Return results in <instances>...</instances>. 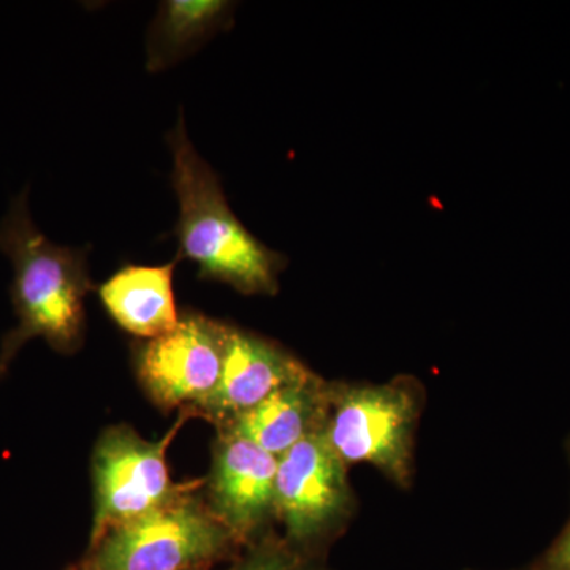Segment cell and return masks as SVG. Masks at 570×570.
<instances>
[{
    "instance_id": "1",
    "label": "cell",
    "mask_w": 570,
    "mask_h": 570,
    "mask_svg": "<svg viewBox=\"0 0 570 570\" xmlns=\"http://www.w3.org/2000/svg\"><path fill=\"white\" fill-rule=\"evenodd\" d=\"M0 250L13 265L11 302L18 325L0 347V377L28 341L41 337L55 351L71 354L85 337L86 295L92 288L89 247L55 245L33 224L28 189L14 197L0 223Z\"/></svg>"
},
{
    "instance_id": "2",
    "label": "cell",
    "mask_w": 570,
    "mask_h": 570,
    "mask_svg": "<svg viewBox=\"0 0 570 570\" xmlns=\"http://www.w3.org/2000/svg\"><path fill=\"white\" fill-rule=\"evenodd\" d=\"M167 142L174 154L171 186L179 202V261L194 262L202 279L220 281L242 294H275L285 258L262 245L232 212L219 176L187 135L183 110Z\"/></svg>"
},
{
    "instance_id": "3",
    "label": "cell",
    "mask_w": 570,
    "mask_h": 570,
    "mask_svg": "<svg viewBox=\"0 0 570 570\" xmlns=\"http://www.w3.org/2000/svg\"><path fill=\"white\" fill-rule=\"evenodd\" d=\"M232 531L208 504L186 493L116 528L91 546L86 570H200L235 549Z\"/></svg>"
},
{
    "instance_id": "4",
    "label": "cell",
    "mask_w": 570,
    "mask_h": 570,
    "mask_svg": "<svg viewBox=\"0 0 570 570\" xmlns=\"http://www.w3.org/2000/svg\"><path fill=\"white\" fill-rule=\"evenodd\" d=\"M186 415L160 441H146L129 426L105 431L94 450V523L91 546L107 532L132 523L193 491L171 482L167 450Z\"/></svg>"
},
{
    "instance_id": "5",
    "label": "cell",
    "mask_w": 570,
    "mask_h": 570,
    "mask_svg": "<svg viewBox=\"0 0 570 570\" xmlns=\"http://www.w3.org/2000/svg\"><path fill=\"white\" fill-rule=\"evenodd\" d=\"M415 397L404 385L328 390L324 431L344 463H370L404 483L411 463Z\"/></svg>"
},
{
    "instance_id": "6",
    "label": "cell",
    "mask_w": 570,
    "mask_h": 570,
    "mask_svg": "<svg viewBox=\"0 0 570 570\" xmlns=\"http://www.w3.org/2000/svg\"><path fill=\"white\" fill-rule=\"evenodd\" d=\"M227 335V324L186 311L171 332L140 344L135 365L154 403L200 406L219 382Z\"/></svg>"
},
{
    "instance_id": "7",
    "label": "cell",
    "mask_w": 570,
    "mask_h": 570,
    "mask_svg": "<svg viewBox=\"0 0 570 570\" xmlns=\"http://www.w3.org/2000/svg\"><path fill=\"white\" fill-rule=\"evenodd\" d=\"M347 497L346 463L322 428L281 456L275 512L291 546H306L328 531L346 508Z\"/></svg>"
},
{
    "instance_id": "8",
    "label": "cell",
    "mask_w": 570,
    "mask_h": 570,
    "mask_svg": "<svg viewBox=\"0 0 570 570\" xmlns=\"http://www.w3.org/2000/svg\"><path fill=\"white\" fill-rule=\"evenodd\" d=\"M279 459L253 441L220 431L209 474V509L238 542L261 530L275 512Z\"/></svg>"
},
{
    "instance_id": "9",
    "label": "cell",
    "mask_w": 570,
    "mask_h": 570,
    "mask_svg": "<svg viewBox=\"0 0 570 570\" xmlns=\"http://www.w3.org/2000/svg\"><path fill=\"white\" fill-rule=\"evenodd\" d=\"M306 373L307 367L283 348L228 325L219 382L194 411L219 428L227 425Z\"/></svg>"
},
{
    "instance_id": "10",
    "label": "cell",
    "mask_w": 570,
    "mask_h": 570,
    "mask_svg": "<svg viewBox=\"0 0 570 570\" xmlns=\"http://www.w3.org/2000/svg\"><path fill=\"white\" fill-rule=\"evenodd\" d=\"M326 393L316 374L307 371L285 387L277 390L258 406L220 426L253 441L258 448L281 459L302 439L324 426Z\"/></svg>"
},
{
    "instance_id": "11",
    "label": "cell",
    "mask_w": 570,
    "mask_h": 570,
    "mask_svg": "<svg viewBox=\"0 0 570 570\" xmlns=\"http://www.w3.org/2000/svg\"><path fill=\"white\" fill-rule=\"evenodd\" d=\"M179 257L159 266L124 265L100 284V302L112 321L130 335L154 340L179 322L174 275Z\"/></svg>"
},
{
    "instance_id": "12",
    "label": "cell",
    "mask_w": 570,
    "mask_h": 570,
    "mask_svg": "<svg viewBox=\"0 0 570 570\" xmlns=\"http://www.w3.org/2000/svg\"><path fill=\"white\" fill-rule=\"evenodd\" d=\"M235 3L225 0H167L159 3L146 41V69L167 70L230 28Z\"/></svg>"
},
{
    "instance_id": "13",
    "label": "cell",
    "mask_w": 570,
    "mask_h": 570,
    "mask_svg": "<svg viewBox=\"0 0 570 570\" xmlns=\"http://www.w3.org/2000/svg\"><path fill=\"white\" fill-rule=\"evenodd\" d=\"M228 570H322L291 543L262 542L250 547Z\"/></svg>"
},
{
    "instance_id": "14",
    "label": "cell",
    "mask_w": 570,
    "mask_h": 570,
    "mask_svg": "<svg viewBox=\"0 0 570 570\" xmlns=\"http://www.w3.org/2000/svg\"><path fill=\"white\" fill-rule=\"evenodd\" d=\"M539 570H570V524L543 558Z\"/></svg>"
},
{
    "instance_id": "15",
    "label": "cell",
    "mask_w": 570,
    "mask_h": 570,
    "mask_svg": "<svg viewBox=\"0 0 570 570\" xmlns=\"http://www.w3.org/2000/svg\"><path fill=\"white\" fill-rule=\"evenodd\" d=\"M67 570H86V569L82 568V566H77V568H70V569H67Z\"/></svg>"
},
{
    "instance_id": "16",
    "label": "cell",
    "mask_w": 570,
    "mask_h": 570,
    "mask_svg": "<svg viewBox=\"0 0 570 570\" xmlns=\"http://www.w3.org/2000/svg\"><path fill=\"white\" fill-rule=\"evenodd\" d=\"M200 570H208V569H200Z\"/></svg>"
}]
</instances>
